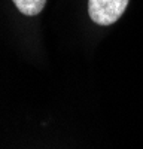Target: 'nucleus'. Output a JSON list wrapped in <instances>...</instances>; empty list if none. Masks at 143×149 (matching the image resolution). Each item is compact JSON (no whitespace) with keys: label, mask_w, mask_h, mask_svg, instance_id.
Segmentation results:
<instances>
[{"label":"nucleus","mask_w":143,"mask_h":149,"mask_svg":"<svg viewBox=\"0 0 143 149\" xmlns=\"http://www.w3.org/2000/svg\"><path fill=\"white\" fill-rule=\"evenodd\" d=\"M130 0H88L90 18L99 26L116 22L127 9Z\"/></svg>","instance_id":"nucleus-1"},{"label":"nucleus","mask_w":143,"mask_h":149,"mask_svg":"<svg viewBox=\"0 0 143 149\" xmlns=\"http://www.w3.org/2000/svg\"><path fill=\"white\" fill-rule=\"evenodd\" d=\"M15 3L17 9L21 14L27 17H34L42 12V9L46 5V0H12Z\"/></svg>","instance_id":"nucleus-2"}]
</instances>
